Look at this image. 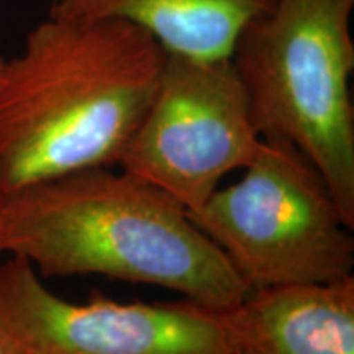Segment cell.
Listing matches in <instances>:
<instances>
[{
	"instance_id": "1",
	"label": "cell",
	"mask_w": 354,
	"mask_h": 354,
	"mask_svg": "<svg viewBox=\"0 0 354 354\" xmlns=\"http://www.w3.org/2000/svg\"><path fill=\"white\" fill-rule=\"evenodd\" d=\"M166 57L127 21L50 13L0 66V192L117 167Z\"/></svg>"
},
{
	"instance_id": "2",
	"label": "cell",
	"mask_w": 354,
	"mask_h": 354,
	"mask_svg": "<svg viewBox=\"0 0 354 354\" xmlns=\"http://www.w3.org/2000/svg\"><path fill=\"white\" fill-rule=\"evenodd\" d=\"M3 253L41 277L156 286L212 308L250 292L176 198L118 167H94L3 196Z\"/></svg>"
},
{
	"instance_id": "3",
	"label": "cell",
	"mask_w": 354,
	"mask_h": 354,
	"mask_svg": "<svg viewBox=\"0 0 354 354\" xmlns=\"http://www.w3.org/2000/svg\"><path fill=\"white\" fill-rule=\"evenodd\" d=\"M354 0H272L230 57L263 140L315 166L354 228Z\"/></svg>"
},
{
	"instance_id": "4",
	"label": "cell",
	"mask_w": 354,
	"mask_h": 354,
	"mask_svg": "<svg viewBox=\"0 0 354 354\" xmlns=\"http://www.w3.org/2000/svg\"><path fill=\"white\" fill-rule=\"evenodd\" d=\"M236 183L189 212L248 289L318 284L354 276L353 227L315 166L263 140Z\"/></svg>"
},
{
	"instance_id": "5",
	"label": "cell",
	"mask_w": 354,
	"mask_h": 354,
	"mask_svg": "<svg viewBox=\"0 0 354 354\" xmlns=\"http://www.w3.org/2000/svg\"><path fill=\"white\" fill-rule=\"evenodd\" d=\"M261 141L232 61L167 55L153 99L117 167L194 212L225 176L250 165Z\"/></svg>"
},
{
	"instance_id": "6",
	"label": "cell",
	"mask_w": 354,
	"mask_h": 354,
	"mask_svg": "<svg viewBox=\"0 0 354 354\" xmlns=\"http://www.w3.org/2000/svg\"><path fill=\"white\" fill-rule=\"evenodd\" d=\"M0 331L15 354H238L216 308L117 302L97 290L69 302L15 256L0 263Z\"/></svg>"
},
{
	"instance_id": "7",
	"label": "cell",
	"mask_w": 354,
	"mask_h": 354,
	"mask_svg": "<svg viewBox=\"0 0 354 354\" xmlns=\"http://www.w3.org/2000/svg\"><path fill=\"white\" fill-rule=\"evenodd\" d=\"M216 310L238 354H354V276L253 289Z\"/></svg>"
},
{
	"instance_id": "8",
	"label": "cell",
	"mask_w": 354,
	"mask_h": 354,
	"mask_svg": "<svg viewBox=\"0 0 354 354\" xmlns=\"http://www.w3.org/2000/svg\"><path fill=\"white\" fill-rule=\"evenodd\" d=\"M272 0H53L50 13L127 21L167 55L225 61L243 30Z\"/></svg>"
},
{
	"instance_id": "9",
	"label": "cell",
	"mask_w": 354,
	"mask_h": 354,
	"mask_svg": "<svg viewBox=\"0 0 354 354\" xmlns=\"http://www.w3.org/2000/svg\"><path fill=\"white\" fill-rule=\"evenodd\" d=\"M0 354H15V353L12 351L10 344L7 343L6 336L2 335V331H0Z\"/></svg>"
},
{
	"instance_id": "10",
	"label": "cell",
	"mask_w": 354,
	"mask_h": 354,
	"mask_svg": "<svg viewBox=\"0 0 354 354\" xmlns=\"http://www.w3.org/2000/svg\"><path fill=\"white\" fill-rule=\"evenodd\" d=\"M2 209H3V194L0 192V256L3 253V238H2Z\"/></svg>"
},
{
	"instance_id": "11",
	"label": "cell",
	"mask_w": 354,
	"mask_h": 354,
	"mask_svg": "<svg viewBox=\"0 0 354 354\" xmlns=\"http://www.w3.org/2000/svg\"><path fill=\"white\" fill-rule=\"evenodd\" d=\"M2 61H3V57H0V66H2Z\"/></svg>"
}]
</instances>
